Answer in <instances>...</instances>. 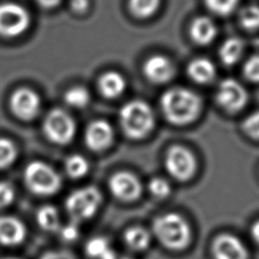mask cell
<instances>
[{"mask_svg":"<svg viewBox=\"0 0 259 259\" xmlns=\"http://www.w3.org/2000/svg\"><path fill=\"white\" fill-rule=\"evenodd\" d=\"M161 108L169 122L175 125H186L198 117L201 111V100L193 91L175 87L162 95Z\"/></svg>","mask_w":259,"mask_h":259,"instance_id":"1","label":"cell"},{"mask_svg":"<svg viewBox=\"0 0 259 259\" xmlns=\"http://www.w3.org/2000/svg\"><path fill=\"white\" fill-rule=\"evenodd\" d=\"M153 231L159 242L170 250H182L191 241L190 226L176 212L158 217L153 224Z\"/></svg>","mask_w":259,"mask_h":259,"instance_id":"2","label":"cell"},{"mask_svg":"<svg viewBox=\"0 0 259 259\" xmlns=\"http://www.w3.org/2000/svg\"><path fill=\"white\" fill-rule=\"evenodd\" d=\"M119 121L128 138L141 140L153 130L155 116L148 103L142 100H132L121 107Z\"/></svg>","mask_w":259,"mask_h":259,"instance_id":"3","label":"cell"},{"mask_svg":"<svg viewBox=\"0 0 259 259\" xmlns=\"http://www.w3.org/2000/svg\"><path fill=\"white\" fill-rule=\"evenodd\" d=\"M23 176L26 186L38 195H52L60 189L62 184L58 172L49 164L40 161L29 163Z\"/></svg>","mask_w":259,"mask_h":259,"instance_id":"4","label":"cell"},{"mask_svg":"<svg viewBox=\"0 0 259 259\" xmlns=\"http://www.w3.org/2000/svg\"><path fill=\"white\" fill-rule=\"evenodd\" d=\"M102 201L100 191L93 186L73 191L66 199V209L72 221L79 223L92 218Z\"/></svg>","mask_w":259,"mask_h":259,"instance_id":"5","label":"cell"},{"mask_svg":"<svg viewBox=\"0 0 259 259\" xmlns=\"http://www.w3.org/2000/svg\"><path fill=\"white\" fill-rule=\"evenodd\" d=\"M44 133L53 143L66 145L70 143L76 134V123L66 111L62 109L51 110L44 121Z\"/></svg>","mask_w":259,"mask_h":259,"instance_id":"6","label":"cell"},{"mask_svg":"<svg viewBox=\"0 0 259 259\" xmlns=\"http://www.w3.org/2000/svg\"><path fill=\"white\" fill-rule=\"evenodd\" d=\"M165 167L174 179L187 181L194 175L197 163L190 150L182 146H174L166 154Z\"/></svg>","mask_w":259,"mask_h":259,"instance_id":"7","label":"cell"},{"mask_svg":"<svg viewBox=\"0 0 259 259\" xmlns=\"http://www.w3.org/2000/svg\"><path fill=\"white\" fill-rule=\"evenodd\" d=\"M30 22L25 8L17 3L0 4V35L13 37L24 32Z\"/></svg>","mask_w":259,"mask_h":259,"instance_id":"8","label":"cell"},{"mask_svg":"<svg viewBox=\"0 0 259 259\" xmlns=\"http://www.w3.org/2000/svg\"><path fill=\"white\" fill-rule=\"evenodd\" d=\"M217 101L225 110L237 112L247 104L248 93L242 84L228 78L223 80L218 87Z\"/></svg>","mask_w":259,"mask_h":259,"instance_id":"9","label":"cell"},{"mask_svg":"<svg viewBox=\"0 0 259 259\" xmlns=\"http://www.w3.org/2000/svg\"><path fill=\"white\" fill-rule=\"evenodd\" d=\"M112 194L124 201H133L142 193V184L139 178L131 172H117L109 180Z\"/></svg>","mask_w":259,"mask_h":259,"instance_id":"10","label":"cell"},{"mask_svg":"<svg viewBox=\"0 0 259 259\" xmlns=\"http://www.w3.org/2000/svg\"><path fill=\"white\" fill-rule=\"evenodd\" d=\"M10 106L12 112L18 118L29 120L38 113L40 99L34 91L28 88H20L12 94Z\"/></svg>","mask_w":259,"mask_h":259,"instance_id":"11","label":"cell"},{"mask_svg":"<svg viewBox=\"0 0 259 259\" xmlns=\"http://www.w3.org/2000/svg\"><path fill=\"white\" fill-rule=\"evenodd\" d=\"M173 62L162 55L150 57L144 64L143 72L146 78L155 84H162L170 81L175 74Z\"/></svg>","mask_w":259,"mask_h":259,"instance_id":"12","label":"cell"},{"mask_svg":"<svg viewBox=\"0 0 259 259\" xmlns=\"http://www.w3.org/2000/svg\"><path fill=\"white\" fill-rule=\"evenodd\" d=\"M214 259H248L245 245L235 236L223 234L215 238L212 243Z\"/></svg>","mask_w":259,"mask_h":259,"instance_id":"13","label":"cell"},{"mask_svg":"<svg viewBox=\"0 0 259 259\" xmlns=\"http://www.w3.org/2000/svg\"><path fill=\"white\" fill-rule=\"evenodd\" d=\"M113 140L111 125L101 119L92 121L85 132V143L92 151H102L108 148Z\"/></svg>","mask_w":259,"mask_h":259,"instance_id":"14","label":"cell"},{"mask_svg":"<svg viewBox=\"0 0 259 259\" xmlns=\"http://www.w3.org/2000/svg\"><path fill=\"white\" fill-rule=\"evenodd\" d=\"M26 229L22 222L13 217H0V243L5 246H16L23 242Z\"/></svg>","mask_w":259,"mask_h":259,"instance_id":"15","label":"cell"},{"mask_svg":"<svg viewBox=\"0 0 259 259\" xmlns=\"http://www.w3.org/2000/svg\"><path fill=\"white\" fill-rule=\"evenodd\" d=\"M190 37L198 46H207L215 38L218 29L214 22L206 17H196L190 25Z\"/></svg>","mask_w":259,"mask_h":259,"instance_id":"16","label":"cell"},{"mask_svg":"<svg viewBox=\"0 0 259 259\" xmlns=\"http://www.w3.org/2000/svg\"><path fill=\"white\" fill-rule=\"evenodd\" d=\"M187 74L191 80L199 84H206L215 77V67L205 58H196L187 66Z\"/></svg>","mask_w":259,"mask_h":259,"instance_id":"17","label":"cell"},{"mask_svg":"<svg viewBox=\"0 0 259 259\" xmlns=\"http://www.w3.org/2000/svg\"><path fill=\"white\" fill-rule=\"evenodd\" d=\"M126 83L122 75L111 71L104 73L98 81V87L101 94L106 98H115L121 95L125 89Z\"/></svg>","mask_w":259,"mask_h":259,"instance_id":"18","label":"cell"},{"mask_svg":"<svg viewBox=\"0 0 259 259\" xmlns=\"http://www.w3.org/2000/svg\"><path fill=\"white\" fill-rule=\"evenodd\" d=\"M244 42L239 37H230L225 40L219 51V56L223 64L227 66L235 65L243 55Z\"/></svg>","mask_w":259,"mask_h":259,"instance_id":"19","label":"cell"},{"mask_svg":"<svg viewBox=\"0 0 259 259\" xmlns=\"http://www.w3.org/2000/svg\"><path fill=\"white\" fill-rule=\"evenodd\" d=\"M124 241L130 249L134 251H144L150 246L151 235L144 228L134 227L125 232Z\"/></svg>","mask_w":259,"mask_h":259,"instance_id":"20","label":"cell"},{"mask_svg":"<svg viewBox=\"0 0 259 259\" xmlns=\"http://www.w3.org/2000/svg\"><path fill=\"white\" fill-rule=\"evenodd\" d=\"M36 221L41 229L48 232L59 231L60 215L58 210L52 205H44L36 212Z\"/></svg>","mask_w":259,"mask_h":259,"instance_id":"21","label":"cell"},{"mask_svg":"<svg viewBox=\"0 0 259 259\" xmlns=\"http://www.w3.org/2000/svg\"><path fill=\"white\" fill-rule=\"evenodd\" d=\"M160 4L161 0H128L131 12L139 18H148L154 15Z\"/></svg>","mask_w":259,"mask_h":259,"instance_id":"22","label":"cell"},{"mask_svg":"<svg viewBox=\"0 0 259 259\" xmlns=\"http://www.w3.org/2000/svg\"><path fill=\"white\" fill-rule=\"evenodd\" d=\"M65 169L70 177L81 178L88 172L89 164L83 156L74 154L66 159Z\"/></svg>","mask_w":259,"mask_h":259,"instance_id":"23","label":"cell"},{"mask_svg":"<svg viewBox=\"0 0 259 259\" xmlns=\"http://www.w3.org/2000/svg\"><path fill=\"white\" fill-rule=\"evenodd\" d=\"M65 101L68 105L75 108H83L90 101V94L87 89L81 86H76L69 89L65 94Z\"/></svg>","mask_w":259,"mask_h":259,"instance_id":"24","label":"cell"},{"mask_svg":"<svg viewBox=\"0 0 259 259\" xmlns=\"http://www.w3.org/2000/svg\"><path fill=\"white\" fill-rule=\"evenodd\" d=\"M239 22L247 30L259 28V6L248 5L239 13Z\"/></svg>","mask_w":259,"mask_h":259,"instance_id":"25","label":"cell"},{"mask_svg":"<svg viewBox=\"0 0 259 259\" xmlns=\"http://www.w3.org/2000/svg\"><path fill=\"white\" fill-rule=\"evenodd\" d=\"M110 250L111 248L109 247L108 241L102 237L90 239L85 246L86 254L95 259H102Z\"/></svg>","mask_w":259,"mask_h":259,"instance_id":"26","label":"cell"},{"mask_svg":"<svg viewBox=\"0 0 259 259\" xmlns=\"http://www.w3.org/2000/svg\"><path fill=\"white\" fill-rule=\"evenodd\" d=\"M240 0H204L207 9L215 15L228 16L235 11Z\"/></svg>","mask_w":259,"mask_h":259,"instance_id":"27","label":"cell"},{"mask_svg":"<svg viewBox=\"0 0 259 259\" xmlns=\"http://www.w3.org/2000/svg\"><path fill=\"white\" fill-rule=\"evenodd\" d=\"M17 155L14 144L4 138H0V169L10 166Z\"/></svg>","mask_w":259,"mask_h":259,"instance_id":"28","label":"cell"},{"mask_svg":"<svg viewBox=\"0 0 259 259\" xmlns=\"http://www.w3.org/2000/svg\"><path fill=\"white\" fill-rule=\"evenodd\" d=\"M149 191L156 198H166L171 193L170 183L161 177H155L149 182Z\"/></svg>","mask_w":259,"mask_h":259,"instance_id":"29","label":"cell"},{"mask_svg":"<svg viewBox=\"0 0 259 259\" xmlns=\"http://www.w3.org/2000/svg\"><path fill=\"white\" fill-rule=\"evenodd\" d=\"M243 130L249 137L259 141V111H255L245 118Z\"/></svg>","mask_w":259,"mask_h":259,"instance_id":"30","label":"cell"},{"mask_svg":"<svg viewBox=\"0 0 259 259\" xmlns=\"http://www.w3.org/2000/svg\"><path fill=\"white\" fill-rule=\"evenodd\" d=\"M245 77L255 83H259V55L249 58L244 65Z\"/></svg>","mask_w":259,"mask_h":259,"instance_id":"31","label":"cell"},{"mask_svg":"<svg viewBox=\"0 0 259 259\" xmlns=\"http://www.w3.org/2000/svg\"><path fill=\"white\" fill-rule=\"evenodd\" d=\"M14 187L10 182H0V208L8 206L14 199Z\"/></svg>","mask_w":259,"mask_h":259,"instance_id":"32","label":"cell"},{"mask_svg":"<svg viewBox=\"0 0 259 259\" xmlns=\"http://www.w3.org/2000/svg\"><path fill=\"white\" fill-rule=\"evenodd\" d=\"M61 238L66 242H73L78 239L79 237V229L77 223L71 222L70 224L62 227L59 229Z\"/></svg>","mask_w":259,"mask_h":259,"instance_id":"33","label":"cell"},{"mask_svg":"<svg viewBox=\"0 0 259 259\" xmlns=\"http://www.w3.org/2000/svg\"><path fill=\"white\" fill-rule=\"evenodd\" d=\"M39 259H76V257L69 251L57 250L45 253Z\"/></svg>","mask_w":259,"mask_h":259,"instance_id":"34","label":"cell"},{"mask_svg":"<svg viewBox=\"0 0 259 259\" xmlns=\"http://www.w3.org/2000/svg\"><path fill=\"white\" fill-rule=\"evenodd\" d=\"M71 7L77 12H82L88 7V0H71Z\"/></svg>","mask_w":259,"mask_h":259,"instance_id":"35","label":"cell"},{"mask_svg":"<svg viewBox=\"0 0 259 259\" xmlns=\"http://www.w3.org/2000/svg\"><path fill=\"white\" fill-rule=\"evenodd\" d=\"M39 5H41L45 8H53L59 5L62 0H36Z\"/></svg>","mask_w":259,"mask_h":259,"instance_id":"36","label":"cell"},{"mask_svg":"<svg viewBox=\"0 0 259 259\" xmlns=\"http://www.w3.org/2000/svg\"><path fill=\"white\" fill-rule=\"evenodd\" d=\"M250 232H251V236H252L253 240H254L257 244H259V221H256V222L252 225Z\"/></svg>","mask_w":259,"mask_h":259,"instance_id":"37","label":"cell"},{"mask_svg":"<svg viewBox=\"0 0 259 259\" xmlns=\"http://www.w3.org/2000/svg\"><path fill=\"white\" fill-rule=\"evenodd\" d=\"M102 259H131V258L126 257V256L117 255L113 250H110Z\"/></svg>","mask_w":259,"mask_h":259,"instance_id":"38","label":"cell"},{"mask_svg":"<svg viewBox=\"0 0 259 259\" xmlns=\"http://www.w3.org/2000/svg\"><path fill=\"white\" fill-rule=\"evenodd\" d=\"M3 259H19V258H16V257H6V258H3Z\"/></svg>","mask_w":259,"mask_h":259,"instance_id":"39","label":"cell"}]
</instances>
